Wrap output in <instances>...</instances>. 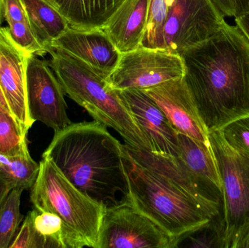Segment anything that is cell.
<instances>
[{
	"mask_svg": "<svg viewBox=\"0 0 249 248\" xmlns=\"http://www.w3.org/2000/svg\"><path fill=\"white\" fill-rule=\"evenodd\" d=\"M184 80L209 132L249 115V41L225 22L209 39L180 54Z\"/></svg>",
	"mask_w": 249,
	"mask_h": 248,
	"instance_id": "1",
	"label": "cell"
},
{
	"mask_svg": "<svg viewBox=\"0 0 249 248\" xmlns=\"http://www.w3.org/2000/svg\"><path fill=\"white\" fill-rule=\"evenodd\" d=\"M127 194L124 200L176 242L209 222L222 206L200 199L174 159L124 145Z\"/></svg>",
	"mask_w": 249,
	"mask_h": 248,
	"instance_id": "2",
	"label": "cell"
},
{
	"mask_svg": "<svg viewBox=\"0 0 249 248\" xmlns=\"http://www.w3.org/2000/svg\"><path fill=\"white\" fill-rule=\"evenodd\" d=\"M42 157L83 193L107 207L127 194L124 145L100 122L71 123L55 132Z\"/></svg>",
	"mask_w": 249,
	"mask_h": 248,
	"instance_id": "3",
	"label": "cell"
},
{
	"mask_svg": "<svg viewBox=\"0 0 249 248\" xmlns=\"http://www.w3.org/2000/svg\"><path fill=\"white\" fill-rule=\"evenodd\" d=\"M47 50L51 55L50 66L66 95L84 108L95 121L117 131L129 147L152 151L127 105L106 80L62 50L48 47Z\"/></svg>",
	"mask_w": 249,
	"mask_h": 248,
	"instance_id": "4",
	"label": "cell"
},
{
	"mask_svg": "<svg viewBox=\"0 0 249 248\" xmlns=\"http://www.w3.org/2000/svg\"><path fill=\"white\" fill-rule=\"evenodd\" d=\"M30 199L35 209L58 215L84 240L86 246L97 248L99 231L106 205L74 186L51 160L42 157Z\"/></svg>",
	"mask_w": 249,
	"mask_h": 248,
	"instance_id": "5",
	"label": "cell"
},
{
	"mask_svg": "<svg viewBox=\"0 0 249 248\" xmlns=\"http://www.w3.org/2000/svg\"><path fill=\"white\" fill-rule=\"evenodd\" d=\"M209 140L222 184L225 248H233L249 228V156L230 147L219 131Z\"/></svg>",
	"mask_w": 249,
	"mask_h": 248,
	"instance_id": "6",
	"label": "cell"
},
{
	"mask_svg": "<svg viewBox=\"0 0 249 248\" xmlns=\"http://www.w3.org/2000/svg\"><path fill=\"white\" fill-rule=\"evenodd\" d=\"M225 22L212 0H168L163 49L180 55L213 36Z\"/></svg>",
	"mask_w": 249,
	"mask_h": 248,
	"instance_id": "7",
	"label": "cell"
},
{
	"mask_svg": "<svg viewBox=\"0 0 249 248\" xmlns=\"http://www.w3.org/2000/svg\"><path fill=\"white\" fill-rule=\"evenodd\" d=\"M173 248L175 240L127 201L106 207L97 248Z\"/></svg>",
	"mask_w": 249,
	"mask_h": 248,
	"instance_id": "8",
	"label": "cell"
},
{
	"mask_svg": "<svg viewBox=\"0 0 249 248\" xmlns=\"http://www.w3.org/2000/svg\"><path fill=\"white\" fill-rule=\"evenodd\" d=\"M184 75L181 55L166 50L140 47L121 54L116 68L106 81L112 90H143Z\"/></svg>",
	"mask_w": 249,
	"mask_h": 248,
	"instance_id": "9",
	"label": "cell"
},
{
	"mask_svg": "<svg viewBox=\"0 0 249 248\" xmlns=\"http://www.w3.org/2000/svg\"><path fill=\"white\" fill-rule=\"evenodd\" d=\"M26 93L29 115L54 132L71 123L67 115L64 90L48 61L38 56H26Z\"/></svg>",
	"mask_w": 249,
	"mask_h": 248,
	"instance_id": "10",
	"label": "cell"
},
{
	"mask_svg": "<svg viewBox=\"0 0 249 248\" xmlns=\"http://www.w3.org/2000/svg\"><path fill=\"white\" fill-rule=\"evenodd\" d=\"M143 90L153 99L177 132L211 147L209 131L199 115L184 77Z\"/></svg>",
	"mask_w": 249,
	"mask_h": 248,
	"instance_id": "11",
	"label": "cell"
},
{
	"mask_svg": "<svg viewBox=\"0 0 249 248\" xmlns=\"http://www.w3.org/2000/svg\"><path fill=\"white\" fill-rule=\"evenodd\" d=\"M173 159L199 198L222 206V184L212 147L178 132V155Z\"/></svg>",
	"mask_w": 249,
	"mask_h": 248,
	"instance_id": "12",
	"label": "cell"
},
{
	"mask_svg": "<svg viewBox=\"0 0 249 248\" xmlns=\"http://www.w3.org/2000/svg\"><path fill=\"white\" fill-rule=\"evenodd\" d=\"M117 91L146 137L151 152L175 158L178 153V132L153 99L140 89Z\"/></svg>",
	"mask_w": 249,
	"mask_h": 248,
	"instance_id": "13",
	"label": "cell"
},
{
	"mask_svg": "<svg viewBox=\"0 0 249 248\" xmlns=\"http://www.w3.org/2000/svg\"><path fill=\"white\" fill-rule=\"evenodd\" d=\"M48 47L78 58L105 80L116 68L122 54L102 29L70 27Z\"/></svg>",
	"mask_w": 249,
	"mask_h": 248,
	"instance_id": "14",
	"label": "cell"
},
{
	"mask_svg": "<svg viewBox=\"0 0 249 248\" xmlns=\"http://www.w3.org/2000/svg\"><path fill=\"white\" fill-rule=\"evenodd\" d=\"M26 56L13 42L8 27L0 28V86L12 115L28 133L35 122L28 109Z\"/></svg>",
	"mask_w": 249,
	"mask_h": 248,
	"instance_id": "15",
	"label": "cell"
},
{
	"mask_svg": "<svg viewBox=\"0 0 249 248\" xmlns=\"http://www.w3.org/2000/svg\"><path fill=\"white\" fill-rule=\"evenodd\" d=\"M149 4V0H124L102 28L121 53L142 46Z\"/></svg>",
	"mask_w": 249,
	"mask_h": 248,
	"instance_id": "16",
	"label": "cell"
},
{
	"mask_svg": "<svg viewBox=\"0 0 249 248\" xmlns=\"http://www.w3.org/2000/svg\"><path fill=\"white\" fill-rule=\"evenodd\" d=\"M58 11L77 29H102L124 0H54Z\"/></svg>",
	"mask_w": 249,
	"mask_h": 248,
	"instance_id": "17",
	"label": "cell"
},
{
	"mask_svg": "<svg viewBox=\"0 0 249 248\" xmlns=\"http://www.w3.org/2000/svg\"><path fill=\"white\" fill-rule=\"evenodd\" d=\"M37 248H82L84 240L58 215L34 208L29 212Z\"/></svg>",
	"mask_w": 249,
	"mask_h": 248,
	"instance_id": "18",
	"label": "cell"
},
{
	"mask_svg": "<svg viewBox=\"0 0 249 248\" xmlns=\"http://www.w3.org/2000/svg\"><path fill=\"white\" fill-rule=\"evenodd\" d=\"M31 27L48 47L70 27L64 16L46 0H21Z\"/></svg>",
	"mask_w": 249,
	"mask_h": 248,
	"instance_id": "19",
	"label": "cell"
},
{
	"mask_svg": "<svg viewBox=\"0 0 249 248\" xmlns=\"http://www.w3.org/2000/svg\"><path fill=\"white\" fill-rule=\"evenodd\" d=\"M39 167V163L33 160L30 154L16 157L0 155V173L13 189H31L36 182Z\"/></svg>",
	"mask_w": 249,
	"mask_h": 248,
	"instance_id": "20",
	"label": "cell"
},
{
	"mask_svg": "<svg viewBox=\"0 0 249 248\" xmlns=\"http://www.w3.org/2000/svg\"><path fill=\"white\" fill-rule=\"evenodd\" d=\"M26 135L16 119L0 109V155L16 157L30 154Z\"/></svg>",
	"mask_w": 249,
	"mask_h": 248,
	"instance_id": "21",
	"label": "cell"
},
{
	"mask_svg": "<svg viewBox=\"0 0 249 248\" xmlns=\"http://www.w3.org/2000/svg\"><path fill=\"white\" fill-rule=\"evenodd\" d=\"M23 192L13 189L0 207V248H10L23 221L20 208Z\"/></svg>",
	"mask_w": 249,
	"mask_h": 248,
	"instance_id": "22",
	"label": "cell"
},
{
	"mask_svg": "<svg viewBox=\"0 0 249 248\" xmlns=\"http://www.w3.org/2000/svg\"><path fill=\"white\" fill-rule=\"evenodd\" d=\"M187 242L189 248H225V224L222 211L209 222L180 239L177 245Z\"/></svg>",
	"mask_w": 249,
	"mask_h": 248,
	"instance_id": "23",
	"label": "cell"
},
{
	"mask_svg": "<svg viewBox=\"0 0 249 248\" xmlns=\"http://www.w3.org/2000/svg\"><path fill=\"white\" fill-rule=\"evenodd\" d=\"M13 42L26 55L42 57L48 54L46 47L29 25L23 22H7Z\"/></svg>",
	"mask_w": 249,
	"mask_h": 248,
	"instance_id": "24",
	"label": "cell"
},
{
	"mask_svg": "<svg viewBox=\"0 0 249 248\" xmlns=\"http://www.w3.org/2000/svg\"><path fill=\"white\" fill-rule=\"evenodd\" d=\"M219 131L230 147L249 156V115L230 122Z\"/></svg>",
	"mask_w": 249,
	"mask_h": 248,
	"instance_id": "25",
	"label": "cell"
},
{
	"mask_svg": "<svg viewBox=\"0 0 249 248\" xmlns=\"http://www.w3.org/2000/svg\"><path fill=\"white\" fill-rule=\"evenodd\" d=\"M10 248H37L36 235L29 213L23 219V224L19 228Z\"/></svg>",
	"mask_w": 249,
	"mask_h": 248,
	"instance_id": "26",
	"label": "cell"
},
{
	"mask_svg": "<svg viewBox=\"0 0 249 248\" xmlns=\"http://www.w3.org/2000/svg\"><path fill=\"white\" fill-rule=\"evenodd\" d=\"M4 19L7 23L10 21L23 22L30 26L21 0H4Z\"/></svg>",
	"mask_w": 249,
	"mask_h": 248,
	"instance_id": "27",
	"label": "cell"
},
{
	"mask_svg": "<svg viewBox=\"0 0 249 248\" xmlns=\"http://www.w3.org/2000/svg\"><path fill=\"white\" fill-rule=\"evenodd\" d=\"M235 18L249 13V0H230Z\"/></svg>",
	"mask_w": 249,
	"mask_h": 248,
	"instance_id": "28",
	"label": "cell"
},
{
	"mask_svg": "<svg viewBox=\"0 0 249 248\" xmlns=\"http://www.w3.org/2000/svg\"><path fill=\"white\" fill-rule=\"evenodd\" d=\"M13 189L11 183L0 173V207Z\"/></svg>",
	"mask_w": 249,
	"mask_h": 248,
	"instance_id": "29",
	"label": "cell"
},
{
	"mask_svg": "<svg viewBox=\"0 0 249 248\" xmlns=\"http://www.w3.org/2000/svg\"><path fill=\"white\" fill-rule=\"evenodd\" d=\"M238 29L247 36L249 41V13L235 18Z\"/></svg>",
	"mask_w": 249,
	"mask_h": 248,
	"instance_id": "30",
	"label": "cell"
},
{
	"mask_svg": "<svg viewBox=\"0 0 249 248\" xmlns=\"http://www.w3.org/2000/svg\"><path fill=\"white\" fill-rule=\"evenodd\" d=\"M233 248H249V228L241 239L235 243Z\"/></svg>",
	"mask_w": 249,
	"mask_h": 248,
	"instance_id": "31",
	"label": "cell"
},
{
	"mask_svg": "<svg viewBox=\"0 0 249 248\" xmlns=\"http://www.w3.org/2000/svg\"><path fill=\"white\" fill-rule=\"evenodd\" d=\"M0 109L12 115L11 111H10V107H9L8 103H7V100H6L4 93H3L2 90H1V86H0Z\"/></svg>",
	"mask_w": 249,
	"mask_h": 248,
	"instance_id": "32",
	"label": "cell"
},
{
	"mask_svg": "<svg viewBox=\"0 0 249 248\" xmlns=\"http://www.w3.org/2000/svg\"><path fill=\"white\" fill-rule=\"evenodd\" d=\"M4 20V0H0V28Z\"/></svg>",
	"mask_w": 249,
	"mask_h": 248,
	"instance_id": "33",
	"label": "cell"
},
{
	"mask_svg": "<svg viewBox=\"0 0 249 248\" xmlns=\"http://www.w3.org/2000/svg\"><path fill=\"white\" fill-rule=\"evenodd\" d=\"M46 1L58 10V7H57L56 4H55V1H54V0H46Z\"/></svg>",
	"mask_w": 249,
	"mask_h": 248,
	"instance_id": "34",
	"label": "cell"
}]
</instances>
